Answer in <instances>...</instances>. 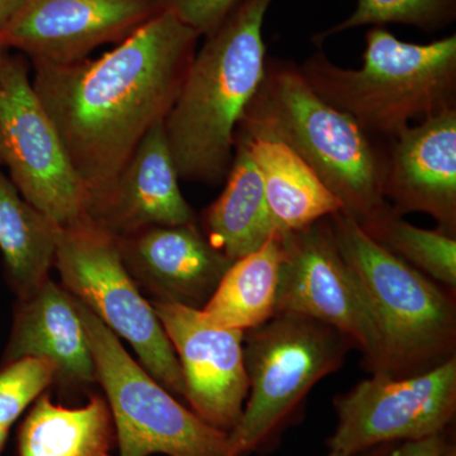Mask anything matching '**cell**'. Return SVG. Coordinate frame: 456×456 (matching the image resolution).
Segmentation results:
<instances>
[{
	"instance_id": "27",
	"label": "cell",
	"mask_w": 456,
	"mask_h": 456,
	"mask_svg": "<svg viewBox=\"0 0 456 456\" xmlns=\"http://www.w3.org/2000/svg\"><path fill=\"white\" fill-rule=\"evenodd\" d=\"M444 434L416 441L402 443L389 456H440L444 444Z\"/></svg>"
},
{
	"instance_id": "15",
	"label": "cell",
	"mask_w": 456,
	"mask_h": 456,
	"mask_svg": "<svg viewBox=\"0 0 456 456\" xmlns=\"http://www.w3.org/2000/svg\"><path fill=\"white\" fill-rule=\"evenodd\" d=\"M117 240L132 278L161 301L188 307L208 301L232 264L200 232L196 222L147 227Z\"/></svg>"
},
{
	"instance_id": "32",
	"label": "cell",
	"mask_w": 456,
	"mask_h": 456,
	"mask_svg": "<svg viewBox=\"0 0 456 456\" xmlns=\"http://www.w3.org/2000/svg\"><path fill=\"white\" fill-rule=\"evenodd\" d=\"M4 49H5V47H3L2 45H0V53H2V51ZM0 164H2V160H0Z\"/></svg>"
},
{
	"instance_id": "12",
	"label": "cell",
	"mask_w": 456,
	"mask_h": 456,
	"mask_svg": "<svg viewBox=\"0 0 456 456\" xmlns=\"http://www.w3.org/2000/svg\"><path fill=\"white\" fill-rule=\"evenodd\" d=\"M163 13L158 0H25L0 28V45L32 65H68L119 44Z\"/></svg>"
},
{
	"instance_id": "3",
	"label": "cell",
	"mask_w": 456,
	"mask_h": 456,
	"mask_svg": "<svg viewBox=\"0 0 456 456\" xmlns=\"http://www.w3.org/2000/svg\"><path fill=\"white\" fill-rule=\"evenodd\" d=\"M236 132L290 147L359 224L388 206L382 191L384 143L318 97L290 60H266L259 89Z\"/></svg>"
},
{
	"instance_id": "24",
	"label": "cell",
	"mask_w": 456,
	"mask_h": 456,
	"mask_svg": "<svg viewBox=\"0 0 456 456\" xmlns=\"http://www.w3.org/2000/svg\"><path fill=\"white\" fill-rule=\"evenodd\" d=\"M456 20V0H356V7L341 22L314 33L312 44L318 49L332 36L359 27L403 25L419 31H444Z\"/></svg>"
},
{
	"instance_id": "1",
	"label": "cell",
	"mask_w": 456,
	"mask_h": 456,
	"mask_svg": "<svg viewBox=\"0 0 456 456\" xmlns=\"http://www.w3.org/2000/svg\"><path fill=\"white\" fill-rule=\"evenodd\" d=\"M200 36L169 12L98 59L32 65V86L92 203L116 182L141 140L164 123Z\"/></svg>"
},
{
	"instance_id": "5",
	"label": "cell",
	"mask_w": 456,
	"mask_h": 456,
	"mask_svg": "<svg viewBox=\"0 0 456 456\" xmlns=\"http://www.w3.org/2000/svg\"><path fill=\"white\" fill-rule=\"evenodd\" d=\"M327 221L379 330L383 367L378 373L425 364L449 350L455 316L448 297L347 213H334Z\"/></svg>"
},
{
	"instance_id": "4",
	"label": "cell",
	"mask_w": 456,
	"mask_h": 456,
	"mask_svg": "<svg viewBox=\"0 0 456 456\" xmlns=\"http://www.w3.org/2000/svg\"><path fill=\"white\" fill-rule=\"evenodd\" d=\"M299 70L314 93L386 143L424 119L456 110V35L410 44L384 27L365 33L362 66L345 69L321 50Z\"/></svg>"
},
{
	"instance_id": "13",
	"label": "cell",
	"mask_w": 456,
	"mask_h": 456,
	"mask_svg": "<svg viewBox=\"0 0 456 456\" xmlns=\"http://www.w3.org/2000/svg\"><path fill=\"white\" fill-rule=\"evenodd\" d=\"M152 308L178 353L191 411L206 424L230 434L248 393L244 331L208 325L200 308L180 303L158 299Z\"/></svg>"
},
{
	"instance_id": "2",
	"label": "cell",
	"mask_w": 456,
	"mask_h": 456,
	"mask_svg": "<svg viewBox=\"0 0 456 456\" xmlns=\"http://www.w3.org/2000/svg\"><path fill=\"white\" fill-rule=\"evenodd\" d=\"M274 0H240L197 50L164 122L180 179L218 184L235 152V132L265 74L263 28Z\"/></svg>"
},
{
	"instance_id": "17",
	"label": "cell",
	"mask_w": 456,
	"mask_h": 456,
	"mask_svg": "<svg viewBox=\"0 0 456 456\" xmlns=\"http://www.w3.org/2000/svg\"><path fill=\"white\" fill-rule=\"evenodd\" d=\"M25 356L50 359L75 383L98 380L77 298L50 279L18 305L4 364Z\"/></svg>"
},
{
	"instance_id": "10",
	"label": "cell",
	"mask_w": 456,
	"mask_h": 456,
	"mask_svg": "<svg viewBox=\"0 0 456 456\" xmlns=\"http://www.w3.org/2000/svg\"><path fill=\"white\" fill-rule=\"evenodd\" d=\"M338 426L330 452L360 455L384 444L444 434L456 410V362L416 377L375 373L336 399Z\"/></svg>"
},
{
	"instance_id": "22",
	"label": "cell",
	"mask_w": 456,
	"mask_h": 456,
	"mask_svg": "<svg viewBox=\"0 0 456 456\" xmlns=\"http://www.w3.org/2000/svg\"><path fill=\"white\" fill-rule=\"evenodd\" d=\"M60 230L0 171V251L20 299L49 279Z\"/></svg>"
},
{
	"instance_id": "6",
	"label": "cell",
	"mask_w": 456,
	"mask_h": 456,
	"mask_svg": "<svg viewBox=\"0 0 456 456\" xmlns=\"http://www.w3.org/2000/svg\"><path fill=\"white\" fill-rule=\"evenodd\" d=\"M77 298V297H75ZM112 413L119 456H230L227 432L183 407L123 349L118 338L77 298Z\"/></svg>"
},
{
	"instance_id": "30",
	"label": "cell",
	"mask_w": 456,
	"mask_h": 456,
	"mask_svg": "<svg viewBox=\"0 0 456 456\" xmlns=\"http://www.w3.org/2000/svg\"><path fill=\"white\" fill-rule=\"evenodd\" d=\"M8 430L9 428H3V426H0V454H2L3 449H4L5 443H7Z\"/></svg>"
},
{
	"instance_id": "7",
	"label": "cell",
	"mask_w": 456,
	"mask_h": 456,
	"mask_svg": "<svg viewBox=\"0 0 456 456\" xmlns=\"http://www.w3.org/2000/svg\"><path fill=\"white\" fill-rule=\"evenodd\" d=\"M346 340L338 330L292 314L253 329L244 350L250 397L228 434L230 456L259 448L312 387L340 367Z\"/></svg>"
},
{
	"instance_id": "31",
	"label": "cell",
	"mask_w": 456,
	"mask_h": 456,
	"mask_svg": "<svg viewBox=\"0 0 456 456\" xmlns=\"http://www.w3.org/2000/svg\"><path fill=\"white\" fill-rule=\"evenodd\" d=\"M327 456H359V455H346V454H341V452H330V454Z\"/></svg>"
},
{
	"instance_id": "21",
	"label": "cell",
	"mask_w": 456,
	"mask_h": 456,
	"mask_svg": "<svg viewBox=\"0 0 456 456\" xmlns=\"http://www.w3.org/2000/svg\"><path fill=\"white\" fill-rule=\"evenodd\" d=\"M116 430L107 401L92 395L82 408L38 397L18 434V456H112Z\"/></svg>"
},
{
	"instance_id": "16",
	"label": "cell",
	"mask_w": 456,
	"mask_h": 456,
	"mask_svg": "<svg viewBox=\"0 0 456 456\" xmlns=\"http://www.w3.org/2000/svg\"><path fill=\"white\" fill-rule=\"evenodd\" d=\"M179 179L160 123L141 140L106 196L93 204L89 218L116 237L147 227L193 224L196 216Z\"/></svg>"
},
{
	"instance_id": "25",
	"label": "cell",
	"mask_w": 456,
	"mask_h": 456,
	"mask_svg": "<svg viewBox=\"0 0 456 456\" xmlns=\"http://www.w3.org/2000/svg\"><path fill=\"white\" fill-rule=\"evenodd\" d=\"M59 375L55 362L25 356L0 369V426L9 428Z\"/></svg>"
},
{
	"instance_id": "11",
	"label": "cell",
	"mask_w": 456,
	"mask_h": 456,
	"mask_svg": "<svg viewBox=\"0 0 456 456\" xmlns=\"http://www.w3.org/2000/svg\"><path fill=\"white\" fill-rule=\"evenodd\" d=\"M284 259L275 314L311 318L358 345L370 365L383 367L379 330L367 299L335 244L327 217L281 233Z\"/></svg>"
},
{
	"instance_id": "18",
	"label": "cell",
	"mask_w": 456,
	"mask_h": 456,
	"mask_svg": "<svg viewBox=\"0 0 456 456\" xmlns=\"http://www.w3.org/2000/svg\"><path fill=\"white\" fill-rule=\"evenodd\" d=\"M235 143L245 147L259 170L278 232L303 230L344 211L314 171L281 141L236 132Z\"/></svg>"
},
{
	"instance_id": "14",
	"label": "cell",
	"mask_w": 456,
	"mask_h": 456,
	"mask_svg": "<svg viewBox=\"0 0 456 456\" xmlns=\"http://www.w3.org/2000/svg\"><path fill=\"white\" fill-rule=\"evenodd\" d=\"M382 191L398 216L426 213L456 233V110L428 117L384 143Z\"/></svg>"
},
{
	"instance_id": "29",
	"label": "cell",
	"mask_w": 456,
	"mask_h": 456,
	"mask_svg": "<svg viewBox=\"0 0 456 456\" xmlns=\"http://www.w3.org/2000/svg\"><path fill=\"white\" fill-rule=\"evenodd\" d=\"M440 456H456L455 445L444 439L443 448H441Z\"/></svg>"
},
{
	"instance_id": "9",
	"label": "cell",
	"mask_w": 456,
	"mask_h": 456,
	"mask_svg": "<svg viewBox=\"0 0 456 456\" xmlns=\"http://www.w3.org/2000/svg\"><path fill=\"white\" fill-rule=\"evenodd\" d=\"M0 160L27 202L60 228L89 218L92 197L29 77L25 55L0 53Z\"/></svg>"
},
{
	"instance_id": "20",
	"label": "cell",
	"mask_w": 456,
	"mask_h": 456,
	"mask_svg": "<svg viewBox=\"0 0 456 456\" xmlns=\"http://www.w3.org/2000/svg\"><path fill=\"white\" fill-rule=\"evenodd\" d=\"M284 259L281 233L275 231L260 248L233 261L206 305L204 322L217 329H256L275 314Z\"/></svg>"
},
{
	"instance_id": "23",
	"label": "cell",
	"mask_w": 456,
	"mask_h": 456,
	"mask_svg": "<svg viewBox=\"0 0 456 456\" xmlns=\"http://www.w3.org/2000/svg\"><path fill=\"white\" fill-rule=\"evenodd\" d=\"M378 244L411 266L449 287L456 284V240L440 231L412 226L387 206L360 224Z\"/></svg>"
},
{
	"instance_id": "26",
	"label": "cell",
	"mask_w": 456,
	"mask_h": 456,
	"mask_svg": "<svg viewBox=\"0 0 456 456\" xmlns=\"http://www.w3.org/2000/svg\"><path fill=\"white\" fill-rule=\"evenodd\" d=\"M240 0H158L161 11L174 14L200 37L211 35Z\"/></svg>"
},
{
	"instance_id": "28",
	"label": "cell",
	"mask_w": 456,
	"mask_h": 456,
	"mask_svg": "<svg viewBox=\"0 0 456 456\" xmlns=\"http://www.w3.org/2000/svg\"><path fill=\"white\" fill-rule=\"evenodd\" d=\"M25 0H0V28L7 25Z\"/></svg>"
},
{
	"instance_id": "8",
	"label": "cell",
	"mask_w": 456,
	"mask_h": 456,
	"mask_svg": "<svg viewBox=\"0 0 456 456\" xmlns=\"http://www.w3.org/2000/svg\"><path fill=\"white\" fill-rule=\"evenodd\" d=\"M53 265L69 292L114 334L130 342L156 382L170 392L185 395L184 377L173 345L126 269L116 236L90 218L61 228Z\"/></svg>"
},
{
	"instance_id": "19",
	"label": "cell",
	"mask_w": 456,
	"mask_h": 456,
	"mask_svg": "<svg viewBox=\"0 0 456 456\" xmlns=\"http://www.w3.org/2000/svg\"><path fill=\"white\" fill-rule=\"evenodd\" d=\"M224 180L221 196L204 213V236L233 263L265 244L275 227L259 170L240 143Z\"/></svg>"
}]
</instances>
